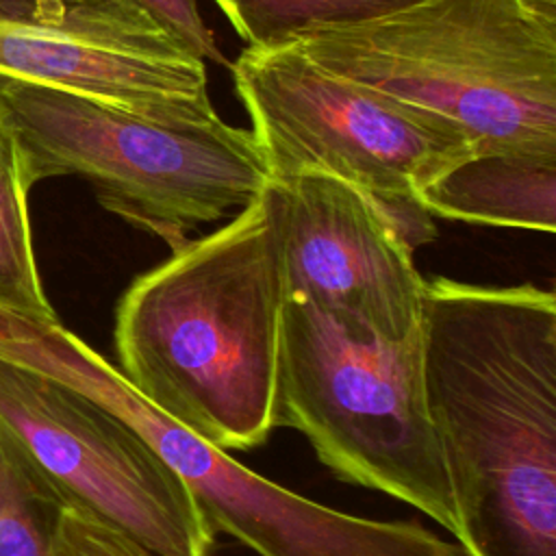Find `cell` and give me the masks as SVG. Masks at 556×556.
I'll use <instances>...</instances> for the list:
<instances>
[{"instance_id": "cell-8", "label": "cell", "mask_w": 556, "mask_h": 556, "mask_svg": "<svg viewBox=\"0 0 556 556\" xmlns=\"http://www.w3.org/2000/svg\"><path fill=\"white\" fill-rule=\"evenodd\" d=\"M0 428L67 508L159 556H206L215 532L182 478L91 397L0 358Z\"/></svg>"}, {"instance_id": "cell-15", "label": "cell", "mask_w": 556, "mask_h": 556, "mask_svg": "<svg viewBox=\"0 0 556 556\" xmlns=\"http://www.w3.org/2000/svg\"><path fill=\"white\" fill-rule=\"evenodd\" d=\"M50 556H159L122 530L76 508H63Z\"/></svg>"}, {"instance_id": "cell-3", "label": "cell", "mask_w": 556, "mask_h": 556, "mask_svg": "<svg viewBox=\"0 0 556 556\" xmlns=\"http://www.w3.org/2000/svg\"><path fill=\"white\" fill-rule=\"evenodd\" d=\"M289 46L447 119L473 154H556V9L534 0H417Z\"/></svg>"}, {"instance_id": "cell-5", "label": "cell", "mask_w": 556, "mask_h": 556, "mask_svg": "<svg viewBox=\"0 0 556 556\" xmlns=\"http://www.w3.org/2000/svg\"><path fill=\"white\" fill-rule=\"evenodd\" d=\"M276 426L302 432L341 480L387 493L456 536V515L430 424L419 330L356 337L326 313L285 300Z\"/></svg>"}, {"instance_id": "cell-7", "label": "cell", "mask_w": 556, "mask_h": 556, "mask_svg": "<svg viewBox=\"0 0 556 556\" xmlns=\"http://www.w3.org/2000/svg\"><path fill=\"white\" fill-rule=\"evenodd\" d=\"M232 80L269 178L330 174L369 198L413 250L437 237L419 189L473 154L454 124L324 70L295 46H245Z\"/></svg>"}, {"instance_id": "cell-16", "label": "cell", "mask_w": 556, "mask_h": 556, "mask_svg": "<svg viewBox=\"0 0 556 556\" xmlns=\"http://www.w3.org/2000/svg\"><path fill=\"white\" fill-rule=\"evenodd\" d=\"M130 2L143 9L156 24H161L172 37L185 43L200 59L224 63V56L215 43L213 30L204 24L195 0H130Z\"/></svg>"}, {"instance_id": "cell-12", "label": "cell", "mask_w": 556, "mask_h": 556, "mask_svg": "<svg viewBox=\"0 0 556 556\" xmlns=\"http://www.w3.org/2000/svg\"><path fill=\"white\" fill-rule=\"evenodd\" d=\"M30 187L20 150L0 124V306L30 317H56L35 261Z\"/></svg>"}, {"instance_id": "cell-6", "label": "cell", "mask_w": 556, "mask_h": 556, "mask_svg": "<svg viewBox=\"0 0 556 556\" xmlns=\"http://www.w3.org/2000/svg\"><path fill=\"white\" fill-rule=\"evenodd\" d=\"M0 358L50 376L128 421L182 478L211 530L258 556H467L415 521L341 513L248 469L148 404L59 317L0 306Z\"/></svg>"}, {"instance_id": "cell-9", "label": "cell", "mask_w": 556, "mask_h": 556, "mask_svg": "<svg viewBox=\"0 0 556 556\" xmlns=\"http://www.w3.org/2000/svg\"><path fill=\"white\" fill-rule=\"evenodd\" d=\"M285 298L304 302L356 337L419 330L426 280L413 248L358 189L324 172L265 185Z\"/></svg>"}, {"instance_id": "cell-13", "label": "cell", "mask_w": 556, "mask_h": 556, "mask_svg": "<svg viewBox=\"0 0 556 556\" xmlns=\"http://www.w3.org/2000/svg\"><path fill=\"white\" fill-rule=\"evenodd\" d=\"M237 35L256 48H278L304 35L369 22L417 0H213Z\"/></svg>"}, {"instance_id": "cell-17", "label": "cell", "mask_w": 556, "mask_h": 556, "mask_svg": "<svg viewBox=\"0 0 556 556\" xmlns=\"http://www.w3.org/2000/svg\"><path fill=\"white\" fill-rule=\"evenodd\" d=\"M111 0H0V22L50 20L78 7L102 4Z\"/></svg>"}, {"instance_id": "cell-4", "label": "cell", "mask_w": 556, "mask_h": 556, "mask_svg": "<svg viewBox=\"0 0 556 556\" xmlns=\"http://www.w3.org/2000/svg\"><path fill=\"white\" fill-rule=\"evenodd\" d=\"M0 124L30 185L87 180L98 202L172 250L195 228L254 202L269 174L250 128L156 119L111 102L0 80Z\"/></svg>"}, {"instance_id": "cell-18", "label": "cell", "mask_w": 556, "mask_h": 556, "mask_svg": "<svg viewBox=\"0 0 556 556\" xmlns=\"http://www.w3.org/2000/svg\"><path fill=\"white\" fill-rule=\"evenodd\" d=\"M536 4H543V7H549V9H556V0H534Z\"/></svg>"}, {"instance_id": "cell-11", "label": "cell", "mask_w": 556, "mask_h": 556, "mask_svg": "<svg viewBox=\"0 0 556 556\" xmlns=\"http://www.w3.org/2000/svg\"><path fill=\"white\" fill-rule=\"evenodd\" d=\"M419 202L432 217L554 232L556 154H469L424 185Z\"/></svg>"}, {"instance_id": "cell-1", "label": "cell", "mask_w": 556, "mask_h": 556, "mask_svg": "<svg viewBox=\"0 0 556 556\" xmlns=\"http://www.w3.org/2000/svg\"><path fill=\"white\" fill-rule=\"evenodd\" d=\"M421 376L467 556H556V298L426 280Z\"/></svg>"}, {"instance_id": "cell-14", "label": "cell", "mask_w": 556, "mask_h": 556, "mask_svg": "<svg viewBox=\"0 0 556 556\" xmlns=\"http://www.w3.org/2000/svg\"><path fill=\"white\" fill-rule=\"evenodd\" d=\"M67 508L0 428V556H50Z\"/></svg>"}, {"instance_id": "cell-10", "label": "cell", "mask_w": 556, "mask_h": 556, "mask_svg": "<svg viewBox=\"0 0 556 556\" xmlns=\"http://www.w3.org/2000/svg\"><path fill=\"white\" fill-rule=\"evenodd\" d=\"M0 80L52 87L156 119L217 117L206 61L130 0L0 22Z\"/></svg>"}, {"instance_id": "cell-2", "label": "cell", "mask_w": 556, "mask_h": 556, "mask_svg": "<svg viewBox=\"0 0 556 556\" xmlns=\"http://www.w3.org/2000/svg\"><path fill=\"white\" fill-rule=\"evenodd\" d=\"M267 191L224 226L137 276L115 311L124 380L219 450H254L276 428L285 306Z\"/></svg>"}]
</instances>
